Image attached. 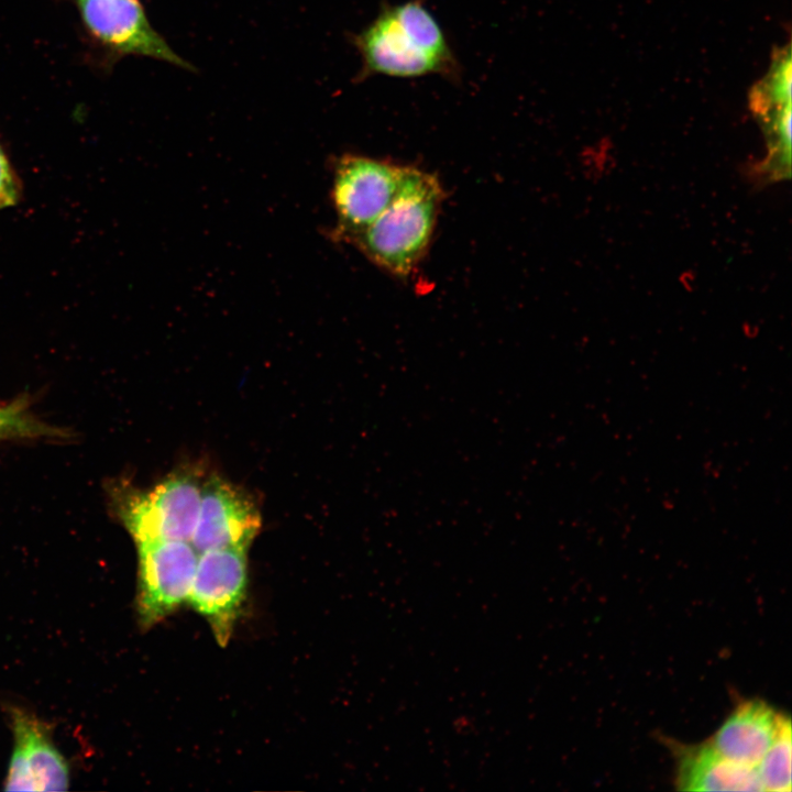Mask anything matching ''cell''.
Returning <instances> with one entry per match:
<instances>
[{
    "label": "cell",
    "mask_w": 792,
    "mask_h": 792,
    "mask_svg": "<svg viewBox=\"0 0 792 792\" xmlns=\"http://www.w3.org/2000/svg\"><path fill=\"white\" fill-rule=\"evenodd\" d=\"M350 41L362 62L354 78L358 82L375 75L398 78L439 75L453 82L461 79L460 63L422 0L386 4Z\"/></svg>",
    "instance_id": "cell-1"
},
{
    "label": "cell",
    "mask_w": 792,
    "mask_h": 792,
    "mask_svg": "<svg viewBox=\"0 0 792 792\" xmlns=\"http://www.w3.org/2000/svg\"><path fill=\"white\" fill-rule=\"evenodd\" d=\"M202 482L195 472L178 471L145 493L131 494L121 518L135 542L191 540L200 507Z\"/></svg>",
    "instance_id": "cell-3"
},
{
    "label": "cell",
    "mask_w": 792,
    "mask_h": 792,
    "mask_svg": "<svg viewBox=\"0 0 792 792\" xmlns=\"http://www.w3.org/2000/svg\"><path fill=\"white\" fill-rule=\"evenodd\" d=\"M766 791H791V722L779 713L774 738L758 765Z\"/></svg>",
    "instance_id": "cell-12"
},
{
    "label": "cell",
    "mask_w": 792,
    "mask_h": 792,
    "mask_svg": "<svg viewBox=\"0 0 792 792\" xmlns=\"http://www.w3.org/2000/svg\"><path fill=\"white\" fill-rule=\"evenodd\" d=\"M59 433L36 420L19 403L0 406V438H32Z\"/></svg>",
    "instance_id": "cell-13"
},
{
    "label": "cell",
    "mask_w": 792,
    "mask_h": 792,
    "mask_svg": "<svg viewBox=\"0 0 792 792\" xmlns=\"http://www.w3.org/2000/svg\"><path fill=\"white\" fill-rule=\"evenodd\" d=\"M246 549L220 548L198 556L188 601L208 620L221 646L229 641L245 600Z\"/></svg>",
    "instance_id": "cell-6"
},
{
    "label": "cell",
    "mask_w": 792,
    "mask_h": 792,
    "mask_svg": "<svg viewBox=\"0 0 792 792\" xmlns=\"http://www.w3.org/2000/svg\"><path fill=\"white\" fill-rule=\"evenodd\" d=\"M778 714L763 701L743 702L708 743L730 761L758 768L774 738Z\"/></svg>",
    "instance_id": "cell-10"
},
{
    "label": "cell",
    "mask_w": 792,
    "mask_h": 792,
    "mask_svg": "<svg viewBox=\"0 0 792 792\" xmlns=\"http://www.w3.org/2000/svg\"><path fill=\"white\" fill-rule=\"evenodd\" d=\"M21 193L20 180L0 144V209L16 205Z\"/></svg>",
    "instance_id": "cell-14"
},
{
    "label": "cell",
    "mask_w": 792,
    "mask_h": 792,
    "mask_svg": "<svg viewBox=\"0 0 792 792\" xmlns=\"http://www.w3.org/2000/svg\"><path fill=\"white\" fill-rule=\"evenodd\" d=\"M442 194L435 176L403 166L391 204L348 242L389 273L408 275L429 244Z\"/></svg>",
    "instance_id": "cell-2"
},
{
    "label": "cell",
    "mask_w": 792,
    "mask_h": 792,
    "mask_svg": "<svg viewBox=\"0 0 792 792\" xmlns=\"http://www.w3.org/2000/svg\"><path fill=\"white\" fill-rule=\"evenodd\" d=\"M260 528V512L246 493L219 476H211L202 484L198 519L190 540L198 553L248 548Z\"/></svg>",
    "instance_id": "cell-7"
},
{
    "label": "cell",
    "mask_w": 792,
    "mask_h": 792,
    "mask_svg": "<svg viewBox=\"0 0 792 792\" xmlns=\"http://www.w3.org/2000/svg\"><path fill=\"white\" fill-rule=\"evenodd\" d=\"M14 747L7 791H64L69 784V770L51 739L46 724L21 708L11 712Z\"/></svg>",
    "instance_id": "cell-9"
},
{
    "label": "cell",
    "mask_w": 792,
    "mask_h": 792,
    "mask_svg": "<svg viewBox=\"0 0 792 792\" xmlns=\"http://www.w3.org/2000/svg\"><path fill=\"white\" fill-rule=\"evenodd\" d=\"M79 6L88 29L114 51L193 69L153 29L139 0H79Z\"/></svg>",
    "instance_id": "cell-8"
},
{
    "label": "cell",
    "mask_w": 792,
    "mask_h": 792,
    "mask_svg": "<svg viewBox=\"0 0 792 792\" xmlns=\"http://www.w3.org/2000/svg\"><path fill=\"white\" fill-rule=\"evenodd\" d=\"M332 202L338 222L332 238L349 241L370 226L393 200L403 166L345 154L334 163Z\"/></svg>",
    "instance_id": "cell-4"
},
{
    "label": "cell",
    "mask_w": 792,
    "mask_h": 792,
    "mask_svg": "<svg viewBox=\"0 0 792 792\" xmlns=\"http://www.w3.org/2000/svg\"><path fill=\"white\" fill-rule=\"evenodd\" d=\"M675 783L682 791H765L758 768L730 761L708 741L678 749Z\"/></svg>",
    "instance_id": "cell-11"
},
{
    "label": "cell",
    "mask_w": 792,
    "mask_h": 792,
    "mask_svg": "<svg viewBox=\"0 0 792 792\" xmlns=\"http://www.w3.org/2000/svg\"><path fill=\"white\" fill-rule=\"evenodd\" d=\"M136 546L138 614L141 625L148 628L188 601L199 553L184 540H148Z\"/></svg>",
    "instance_id": "cell-5"
}]
</instances>
